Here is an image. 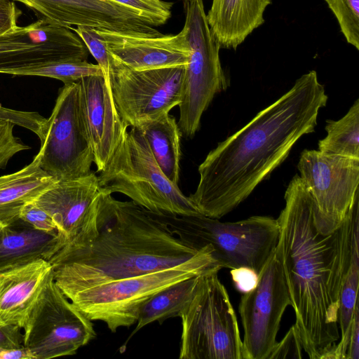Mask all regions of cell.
Wrapping results in <instances>:
<instances>
[{
  "mask_svg": "<svg viewBox=\"0 0 359 359\" xmlns=\"http://www.w3.org/2000/svg\"><path fill=\"white\" fill-rule=\"evenodd\" d=\"M186 244L199 250L209 245L223 268L247 266L258 274L275 253L279 226L272 217L255 215L222 222L203 215H175L148 211Z\"/></svg>",
  "mask_w": 359,
  "mask_h": 359,
  "instance_id": "277c9868",
  "label": "cell"
},
{
  "mask_svg": "<svg viewBox=\"0 0 359 359\" xmlns=\"http://www.w3.org/2000/svg\"><path fill=\"white\" fill-rule=\"evenodd\" d=\"M284 198L275 254L303 350L310 359H320L340 339L339 299L359 231V196L341 226L326 234L316 226L313 201L299 175L292 177Z\"/></svg>",
  "mask_w": 359,
  "mask_h": 359,
  "instance_id": "6da1fadb",
  "label": "cell"
},
{
  "mask_svg": "<svg viewBox=\"0 0 359 359\" xmlns=\"http://www.w3.org/2000/svg\"><path fill=\"white\" fill-rule=\"evenodd\" d=\"M22 328L0 322V348L22 347Z\"/></svg>",
  "mask_w": 359,
  "mask_h": 359,
  "instance_id": "d590c367",
  "label": "cell"
},
{
  "mask_svg": "<svg viewBox=\"0 0 359 359\" xmlns=\"http://www.w3.org/2000/svg\"><path fill=\"white\" fill-rule=\"evenodd\" d=\"M53 273V266L45 259L0 271V322L22 329Z\"/></svg>",
  "mask_w": 359,
  "mask_h": 359,
  "instance_id": "d6986e66",
  "label": "cell"
},
{
  "mask_svg": "<svg viewBox=\"0 0 359 359\" xmlns=\"http://www.w3.org/2000/svg\"><path fill=\"white\" fill-rule=\"evenodd\" d=\"M69 28L82 39L89 53L92 54L102 69L104 78L109 81V53L104 43L96 30L85 26Z\"/></svg>",
  "mask_w": 359,
  "mask_h": 359,
  "instance_id": "f546056e",
  "label": "cell"
},
{
  "mask_svg": "<svg viewBox=\"0 0 359 359\" xmlns=\"http://www.w3.org/2000/svg\"><path fill=\"white\" fill-rule=\"evenodd\" d=\"M0 119L25 127L40 139L46 118L36 111H24L7 109L0 105Z\"/></svg>",
  "mask_w": 359,
  "mask_h": 359,
  "instance_id": "4dcf8cb0",
  "label": "cell"
},
{
  "mask_svg": "<svg viewBox=\"0 0 359 359\" xmlns=\"http://www.w3.org/2000/svg\"><path fill=\"white\" fill-rule=\"evenodd\" d=\"M40 140V166L56 181L78 179L92 172L94 155L77 81L64 84L59 90Z\"/></svg>",
  "mask_w": 359,
  "mask_h": 359,
  "instance_id": "30bf717a",
  "label": "cell"
},
{
  "mask_svg": "<svg viewBox=\"0 0 359 359\" xmlns=\"http://www.w3.org/2000/svg\"><path fill=\"white\" fill-rule=\"evenodd\" d=\"M97 178L100 191L123 194L148 211L175 215H202L178 184H173L162 172L146 138L137 127L126 130Z\"/></svg>",
  "mask_w": 359,
  "mask_h": 359,
  "instance_id": "5b68a950",
  "label": "cell"
},
{
  "mask_svg": "<svg viewBox=\"0 0 359 359\" xmlns=\"http://www.w3.org/2000/svg\"><path fill=\"white\" fill-rule=\"evenodd\" d=\"M185 67L134 70L109 54L111 93L124 125L137 127L179 105Z\"/></svg>",
  "mask_w": 359,
  "mask_h": 359,
  "instance_id": "8fae6325",
  "label": "cell"
},
{
  "mask_svg": "<svg viewBox=\"0 0 359 359\" xmlns=\"http://www.w3.org/2000/svg\"><path fill=\"white\" fill-rule=\"evenodd\" d=\"M22 345L34 359L72 355L96 336L93 321L61 291L53 273L29 311Z\"/></svg>",
  "mask_w": 359,
  "mask_h": 359,
  "instance_id": "9c48e42d",
  "label": "cell"
},
{
  "mask_svg": "<svg viewBox=\"0 0 359 359\" xmlns=\"http://www.w3.org/2000/svg\"><path fill=\"white\" fill-rule=\"evenodd\" d=\"M144 135L159 168L173 184L179 181L181 132L169 114L137 126Z\"/></svg>",
  "mask_w": 359,
  "mask_h": 359,
  "instance_id": "603a6c76",
  "label": "cell"
},
{
  "mask_svg": "<svg viewBox=\"0 0 359 359\" xmlns=\"http://www.w3.org/2000/svg\"><path fill=\"white\" fill-rule=\"evenodd\" d=\"M0 359H34L32 353L24 346L15 348H0Z\"/></svg>",
  "mask_w": 359,
  "mask_h": 359,
  "instance_id": "74e56055",
  "label": "cell"
},
{
  "mask_svg": "<svg viewBox=\"0 0 359 359\" xmlns=\"http://www.w3.org/2000/svg\"><path fill=\"white\" fill-rule=\"evenodd\" d=\"M199 276L177 282L150 297L140 308L137 325L130 338L148 324H161L170 318L179 317L192 297Z\"/></svg>",
  "mask_w": 359,
  "mask_h": 359,
  "instance_id": "cb8c5ba5",
  "label": "cell"
},
{
  "mask_svg": "<svg viewBox=\"0 0 359 359\" xmlns=\"http://www.w3.org/2000/svg\"><path fill=\"white\" fill-rule=\"evenodd\" d=\"M359 358V310L355 306L353 320L351 323L349 346L347 352V359Z\"/></svg>",
  "mask_w": 359,
  "mask_h": 359,
  "instance_id": "8d00e7d4",
  "label": "cell"
},
{
  "mask_svg": "<svg viewBox=\"0 0 359 359\" xmlns=\"http://www.w3.org/2000/svg\"><path fill=\"white\" fill-rule=\"evenodd\" d=\"M137 11L154 27L164 25L171 17L172 2L163 0H111Z\"/></svg>",
  "mask_w": 359,
  "mask_h": 359,
  "instance_id": "f1b7e54d",
  "label": "cell"
},
{
  "mask_svg": "<svg viewBox=\"0 0 359 359\" xmlns=\"http://www.w3.org/2000/svg\"><path fill=\"white\" fill-rule=\"evenodd\" d=\"M66 244L57 232L39 230L21 218L0 230V271L49 260Z\"/></svg>",
  "mask_w": 359,
  "mask_h": 359,
  "instance_id": "ffe728a7",
  "label": "cell"
},
{
  "mask_svg": "<svg viewBox=\"0 0 359 359\" xmlns=\"http://www.w3.org/2000/svg\"><path fill=\"white\" fill-rule=\"evenodd\" d=\"M201 250L184 243L133 201H118L100 191L77 234L49 262L56 284L67 297L177 266Z\"/></svg>",
  "mask_w": 359,
  "mask_h": 359,
  "instance_id": "3957f363",
  "label": "cell"
},
{
  "mask_svg": "<svg viewBox=\"0 0 359 359\" xmlns=\"http://www.w3.org/2000/svg\"><path fill=\"white\" fill-rule=\"evenodd\" d=\"M38 153L22 169L0 177V225L6 226L20 218L22 209L34 201L56 180L39 164Z\"/></svg>",
  "mask_w": 359,
  "mask_h": 359,
  "instance_id": "7402d4cb",
  "label": "cell"
},
{
  "mask_svg": "<svg viewBox=\"0 0 359 359\" xmlns=\"http://www.w3.org/2000/svg\"><path fill=\"white\" fill-rule=\"evenodd\" d=\"M327 135L318 142V151L359 159V100L337 121L327 120Z\"/></svg>",
  "mask_w": 359,
  "mask_h": 359,
  "instance_id": "d4e9b609",
  "label": "cell"
},
{
  "mask_svg": "<svg viewBox=\"0 0 359 359\" xmlns=\"http://www.w3.org/2000/svg\"><path fill=\"white\" fill-rule=\"evenodd\" d=\"M302 351L301 339L294 324L280 341H276L267 359H301Z\"/></svg>",
  "mask_w": 359,
  "mask_h": 359,
  "instance_id": "1f68e13d",
  "label": "cell"
},
{
  "mask_svg": "<svg viewBox=\"0 0 359 359\" xmlns=\"http://www.w3.org/2000/svg\"><path fill=\"white\" fill-rule=\"evenodd\" d=\"M108 53L134 70L186 65L191 50L184 27L175 35L146 36L96 29Z\"/></svg>",
  "mask_w": 359,
  "mask_h": 359,
  "instance_id": "e0dca14e",
  "label": "cell"
},
{
  "mask_svg": "<svg viewBox=\"0 0 359 359\" xmlns=\"http://www.w3.org/2000/svg\"><path fill=\"white\" fill-rule=\"evenodd\" d=\"M327 95L309 71L245 126L219 142L198 167L188 197L203 215L220 219L245 201L287 157L297 142L313 133Z\"/></svg>",
  "mask_w": 359,
  "mask_h": 359,
  "instance_id": "7a4b0ae2",
  "label": "cell"
},
{
  "mask_svg": "<svg viewBox=\"0 0 359 359\" xmlns=\"http://www.w3.org/2000/svg\"><path fill=\"white\" fill-rule=\"evenodd\" d=\"M288 306L287 285L274 253L259 273L256 287L243 294L240 300L243 359H267L276 343L281 319Z\"/></svg>",
  "mask_w": 359,
  "mask_h": 359,
  "instance_id": "4fadbf2b",
  "label": "cell"
},
{
  "mask_svg": "<svg viewBox=\"0 0 359 359\" xmlns=\"http://www.w3.org/2000/svg\"><path fill=\"white\" fill-rule=\"evenodd\" d=\"M216 267L199 276L182 320L180 359H243L237 317Z\"/></svg>",
  "mask_w": 359,
  "mask_h": 359,
  "instance_id": "52a82bcc",
  "label": "cell"
},
{
  "mask_svg": "<svg viewBox=\"0 0 359 359\" xmlns=\"http://www.w3.org/2000/svg\"><path fill=\"white\" fill-rule=\"evenodd\" d=\"M6 74L13 76H38L60 80L64 84L76 82L90 75H103L98 65L87 60H68L53 62L32 67L8 70ZM104 76V75H103Z\"/></svg>",
  "mask_w": 359,
  "mask_h": 359,
  "instance_id": "484cf974",
  "label": "cell"
},
{
  "mask_svg": "<svg viewBox=\"0 0 359 359\" xmlns=\"http://www.w3.org/2000/svg\"><path fill=\"white\" fill-rule=\"evenodd\" d=\"M22 12L13 0H0V36L15 30Z\"/></svg>",
  "mask_w": 359,
  "mask_h": 359,
  "instance_id": "e575fe53",
  "label": "cell"
},
{
  "mask_svg": "<svg viewBox=\"0 0 359 359\" xmlns=\"http://www.w3.org/2000/svg\"><path fill=\"white\" fill-rule=\"evenodd\" d=\"M13 1L63 27L85 26L146 36L162 34L137 11L111 0Z\"/></svg>",
  "mask_w": 359,
  "mask_h": 359,
  "instance_id": "9a60e30c",
  "label": "cell"
},
{
  "mask_svg": "<svg viewBox=\"0 0 359 359\" xmlns=\"http://www.w3.org/2000/svg\"><path fill=\"white\" fill-rule=\"evenodd\" d=\"M84 123L90 140L97 171L106 166L128 129L116 109L110 83L103 75L77 81Z\"/></svg>",
  "mask_w": 359,
  "mask_h": 359,
  "instance_id": "2e32d148",
  "label": "cell"
},
{
  "mask_svg": "<svg viewBox=\"0 0 359 359\" xmlns=\"http://www.w3.org/2000/svg\"><path fill=\"white\" fill-rule=\"evenodd\" d=\"M230 273L235 288L242 294L249 292L257 285L259 274L252 269L241 266L231 269Z\"/></svg>",
  "mask_w": 359,
  "mask_h": 359,
  "instance_id": "836d02e7",
  "label": "cell"
},
{
  "mask_svg": "<svg viewBox=\"0 0 359 359\" xmlns=\"http://www.w3.org/2000/svg\"><path fill=\"white\" fill-rule=\"evenodd\" d=\"M100 192L97 176L92 172L83 177L56 181L33 203L51 217L67 244L79 232Z\"/></svg>",
  "mask_w": 359,
  "mask_h": 359,
  "instance_id": "ac0fdd59",
  "label": "cell"
},
{
  "mask_svg": "<svg viewBox=\"0 0 359 359\" xmlns=\"http://www.w3.org/2000/svg\"><path fill=\"white\" fill-rule=\"evenodd\" d=\"M297 168L313 201L317 229L324 234L334 231L359 196V159L305 149Z\"/></svg>",
  "mask_w": 359,
  "mask_h": 359,
  "instance_id": "7c38bea8",
  "label": "cell"
},
{
  "mask_svg": "<svg viewBox=\"0 0 359 359\" xmlns=\"http://www.w3.org/2000/svg\"><path fill=\"white\" fill-rule=\"evenodd\" d=\"M347 42L359 50V0H325Z\"/></svg>",
  "mask_w": 359,
  "mask_h": 359,
  "instance_id": "83f0119b",
  "label": "cell"
},
{
  "mask_svg": "<svg viewBox=\"0 0 359 359\" xmlns=\"http://www.w3.org/2000/svg\"><path fill=\"white\" fill-rule=\"evenodd\" d=\"M88 54L69 27L54 24L46 29L39 20L0 36V74L53 62L87 60Z\"/></svg>",
  "mask_w": 359,
  "mask_h": 359,
  "instance_id": "5bb4252c",
  "label": "cell"
},
{
  "mask_svg": "<svg viewBox=\"0 0 359 359\" xmlns=\"http://www.w3.org/2000/svg\"><path fill=\"white\" fill-rule=\"evenodd\" d=\"M359 234L355 236L351 264L340 294L338 323L340 337L345 334L353 320L359 285Z\"/></svg>",
  "mask_w": 359,
  "mask_h": 359,
  "instance_id": "4316f807",
  "label": "cell"
},
{
  "mask_svg": "<svg viewBox=\"0 0 359 359\" xmlns=\"http://www.w3.org/2000/svg\"><path fill=\"white\" fill-rule=\"evenodd\" d=\"M20 218L39 230L48 233H58L51 217L33 202L24 206L20 212Z\"/></svg>",
  "mask_w": 359,
  "mask_h": 359,
  "instance_id": "d6a6232c",
  "label": "cell"
},
{
  "mask_svg": "<svg viewBox=\"0 0 359 359\" xmlns=\"http://www.w3.org/2000/svg\"><path fill=\"white\" fill-rule=\"evenodd\" d=\"M209 245L177 266L111 280L67 297L90 320L101 321L111 332L137 323L142 306L154 294L177 282L222 267Z\"/></svg>",
  "mask_w": 359,
  "mask_h": 359,
  "instance_id": "8992f818",
  "label": "cell"
},
{
  "mask_svg": "<svg viewBox=\"0 0 359 359\" xmlns=\"http://www.w3.org/2000/svg\"><path fill=\"white\" fill-rule=\"evenodd\" d=\"M1 228H2V226H1V225H0V230H1Z\"/></svg>",
  "mask_w": 359,
  "mask_h": 359,
  "instance_id": "60d3db41",
  "label": "cell"
},
{
  "mask_svg": "<svg viewBox=\"0 0 359 359\" xmlns=\"http://www.w3.org/2000/svg\"><path fill=\"white\" fill-rule=\"evenodd\" d=\"M194 0H181V1L182 2L183 4V6H184V10L187 9L188 5Z\"/></svg>",
  "mask_w": 359,
  "mask_h": 359,
  "instance_id": "ab89813d",
  "label": "cell"
},
{
  "mask_svg": "<svg viewBox=\"0 0 359 359\" xmlns=\"http://www.w3.org/2000/svg\"><path fill=\"white\" fill-rule=\"evenodd\" d=\"M271 0H212L206 15L208 25L220 48L236 49L264 22Z\"/></svg>",
  "mask_w": 359,
  "mask_h": 359,
  "instance_id": "44dd1931",
  "label": "cell"
},
{
  "mask_svg": "<svg viewBox=\"0 0 359 359\" xmlns=\"http://www.w3.org/2000/svg\"><path fill=\"white\" fill-rule=\"evenodd\" d=\"M2 158H3V142H2V137L0 132V168L2 163Z\"/></svg>",
  "mask_w": 359,
  "mask_h": 359,
  "instance_id": "f35d334b",
  "label": "cell"
},
{
  "mask_svg": "<svg viewBox=\"0 0 359 359\" xmlns=\"http://www.w3.org/2000/svg\"><path fill=\"white\" fill-rule=\"evenodd\" d=\"M185 11L184 27L191 54L185 67L177 125L182 135L191 138L200 128L203 112L229 84L220 62V46L210 31L203 1H191Z\"/></svg>",
  "mask_w": 359,
  "mask_h": 359,
  "instance_id": "ba28073f",
  "label": "cell"
}]
</instances>
